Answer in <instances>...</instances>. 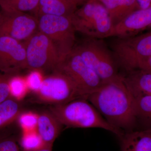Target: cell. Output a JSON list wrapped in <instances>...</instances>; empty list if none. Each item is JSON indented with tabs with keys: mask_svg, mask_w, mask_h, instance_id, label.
I'll use <instances>...</instances> for the list:
<instances>
[{
	"mask_svg": "<svg viewBox=\"0 0 151 151\" xmlns=\"http://www.w3.org/2000/svg\"><path fill=\"white\" fill-rule=\"evenodd\" d=\"M105 120L125 133L137 129L134 97L122 78L105 83L87 97Z\"/></svg>",
	"mask_w": 151,
	"mask_h": 151,
	"instance_id": "obj_1",
	"label": "cell"
},
{
	"mask_svg": "<svg viewBox=\"0 0 151 151\" xmlns=\"http://www.w3.org/2000/svg\"><path fill=\"white\" fill-rule=\"evenodd\" d=\"M50 111L63 125L80 128H100L112 132L119 138L124 134L108 123L86 98L65 104L53 105Z\"/></svg>",
	"mask_w": 151,
	"mask_h": 151,
	"instance_id": "obj_2",
	"label": "cell"
},
{
	"mask_svg": "<svg viewBox=\"0 0 151 151\" xmlns=\"http://www.w3.org/2000/svg\"><path fill=\"white\" fill-rule=\"evenodd\" d=\"M73 48L104 83L122 78L113 52L103 39L85 37L76 41Z\"/></svg>",
	"mask_w": 151,
	"mask_h": 151,
	"instance_id": "obj_3",
	"label": "cell"
},
{
	"mask_svg": "<svg viewBox=\"0 0 151 151\" xmlns=\"http://www.w3.org/2000/svg\"><path fill=\"white\" fill-rule=\"evenodd\" d=\"M76 32L86 37H112L114 26L108 11L97 0H89L71 17Z\"/></svg>",
	"mask_w": 151,
	"mask_h": 151,
	"instance_id": "obj_4",
	"label": "cell"
},
{
	"mask_svg": "<svg viewBox=\"0 0 151 151\" xmlns=\"http://www.w3.org/2000/svg\"><path fill=\"white\" fill-rule=\"evenodd\" d=\"M115 37L109 46L119 68L125 73L136 69L140 61L151 57V30L129 37Z\"/></svg>",
	"mask_w": 151,
	"mask_h": 151,
	"instance_id": "obj_5",
	"label": "cell"
},
{
	"mask_svg": "<svg viewBox=\"0 0 151 151\" xmlns=\"http://www.w3.org/2000/svg\"><path fill=\"white\" fill-rule=\"evenodd\" d=\"M71 17L41 15L37 17L39 31L54 44L61 62L70 53L76 43V32Z\"/></svg>",
	"mask_w": 151,
	"mask_h": 151,
	"instance_id": "obj_6",
	"label": "cell"
},
{
	"mask_svg": "<svg viewBox=\"0 0 151 151\" xmlns=\"http://www.w3.org/2000/svg\"><path fill=\"white\" fill-rule=\"evenodd\" d=\"M54 70H60L70 77L76 85L81 96L86 99L105 84L96 72L86 65L73 48Z\"/></svg>",
	"mask_w": 151,
	"mask_h": 151,
	"instance_id": "obj_7",
	"label": "cell"
},
{
	"mask_svg": "<svg viewBox=\"0 0 151 151\" xmlns=\"http://www.w3.org/2000/svg\"><path fill=\"white\" fill-rule=\"evenodd\" d=\"M23 44L29 70L53 71L61 62L54 44L39 30Z\"/></svg>",
	"mask_w": 151,
	"mask_h": 151,
	"instance_id": "obj_8",
	"label": "cell"
},
{
	"mask_svg": "<svg viewBox=\"0 0 151 151\" xmlns=\"http://www.w3.org/2000/svg\"><path fill=\"white\" fill-rule=\"evenodd\" d=\"M36 93L40 101L52 105L65 104L83 98L71 78L58 70H53L51 74L43 78Z\"/></svg>",
	"mask_w": 151,
	"mask_h": 151,
	"instance_id": "obj_9",
	"label": "cell"
},
{
	"mask_svg": "<svg viewBox=\"0 0 151 151\" xmlns=\"http://www.w3.org/2000/svg\"><path fill=\"white\" fill-rule=\"evenodd\" d=\"M38 30V21L35 16L17 12L2 14L0 37H8L23 43Z\"/></svg>",
	"mask_w": 151,
	"mask_h": 151,
	"instance_id": "obj_10",
	"label": "cell"
},
{
	"mask_svg": "<svg viewBox=\"0 0 151 151\" xmlns=\"http://www.w3.org/2000/svg\"><path fill=\"white\" fill-rule=\"evenodd\" d=\"M25 69L27 64L23 43L8 37H0V71L15 76Z\"/></svg>",
	"mask_w": 151,
	"mask_h": 151,
	"instance_id": "obj_11",
	"label": "cell"
},
{
	"mask_svg": "<svg viewBox=\"0 0 151 151\" xmlns=\"http://www.w3.org/2000/svg\"><path fill=\"white\" fill-rule=\"evenodd\" d=\"M151 29V7L137 10L114 27L112 37H125L137 35Z\"/></svg>",
	"mask_w": 151,
	"mask_h": 151,
	"instance_id": "obj_12",
	"label": "cell"
},
{
	"mask_svg": "<svg viewBox=\"0 0 151 151\" xmlns=\"http://www.w3.org/2000/svg\"><path fill=\"white\" fill-rule=\"evenodd\" d=\"M123 81L134 96H151V73L140 69L123 74Z\"/></svg>",
	"mask_w": 151,
	"mask_h": 151,
	"instance_id": "obj_13",
	"label": "cell"
},
{
	"mask_svg": "<svg viewBox=\"0 0 151 151\" xmlns=\"http://www.w3.org/2000/svg\"><path fill=\"white\" fill-rule=\"evenodd\" d=\"M62 125L50 111L44 112L38 116L37 133L45 145L52 146Z\"/></svg>",
	"mask_w": 151,
	"mask_h": 151,
	"instance_id": "obj_14",
	"label": "cell"
},
{
	"mask_svg": "<svg viewBox=\"0 0 151 151\" xmlns=\"http://www.w3.org/2000/svg\"><path fill=\"white\" fill-rule=\"evenodd\" d=\"M75 0H40L36 17L41 15L70 17L77 9Z\"/></svg>",
	"mask_w": 151,
	"mask_h": 151,
	"instance_id": "obj_15",
	"label": "cell"
},
{
	"mask_svg": "<svg viewBox=\"0 0 151 151\" xmlns=\"http://www.w3.org/2000/svg\"><path fill=\"white\" fill-rule=\"evenodd\" d=\"M120 139L122 151H151V130H133Z\"/></svg>",
	"mask_w": 151,
	"mask_h": 151,
	"instance_id": "obj_16",
	"label": "cell"
},
{
	"mask_svg": "<svg viewBox=\"0 0 151 151\" xmlns=\"http://www.w3.org/2000/svg\"><path fill=\"white\" fill-rule=\"evenodd\" d=\"M108 11L115 26L133 12L139 9L137 0H97Z\"/></svg>",
	"mask_w": 151,
	"mask_h": 151,
	"instance_id": "obj_17",
	"label": "cell"
},
{
	"mask_svg": "<svg viewBox=\"0 0 151 151\" xmlns=\"http://www.w3.org/2000/svg\"><path fill=\"white\" fill-rule=\"evenodd\" d=\"M134 97L136 130H151V96L139 95Z\"/></svg>",
	"mask_w": 151,
	"mask_h": 151,
	"instance_id": "obj_18",
	"label": "cell"
},
{
	"mask_svg": "<svg viewBox=\"0 0 151 151\" xmlns=\"http://www.w3.org/2000/svg\"><path fill=\"white\" fill-rule=\"evenodd\" d=\"M20 104L18 100L10 97L0 103V129L9 125L20 114Z\"/></svg>",
	"mask_w": 151,
	"mask_h": 151,
	"instance_id": "obj_19",
	"label": "cell"
},
{
	"mask_svg": "<svg viewBox=\"0 0 151 151\" xmlns=\"http://www.w3.org/2000/svg\"><path fill=\"white\" fill-rule=\"evenodd\" d=\"M40 0H4L0 3L4 12L32 13L35 16Z\"/></svg>",
	"mask_w": 151,
	"mask_h": 151,
	"instance_id": "obj_20",
	"label": "cell"
},
{
	"mask_svg": "<svg viewBox=\"0 0 151 151\" xmlns=\"http://www.w3.org/2000/svg\"><path fill=\"white\" fill-rule=\"evenodd\" d=\"M9 87L11 97L17 100L24 97L28 89L26 79L18 75L12 76L10 80Z\"/></svg>",
	"mask_w": 151,
	"mask_h": 151,
	"instance_id": "obj_21",
	"label": "cell"
},
{
	"mask_svg": "<svg viewBox=\"0 0 151 151\" xmlns=\"http://www.w3.org/2000/svg\"><path fill=\"white\" fill-rule=\"evenodd\" d=\"M22 146L27 151H34L45 146L38 133L33 131H26L23 135Z\"/></svg>",
	"mask_w": 151,
	"mask_h": 151,
	"instance_id": "obj_22",
	"label": "cell"
},
{
	"mask_svg": "<svg viewBox=\"0 0 151 151\" xmlns=\"http://www.w3.org/2000/svg\"><path fill=\"white\" fill-rule=\"evenodd\" d=\"M20 125L25 131H32L37 126L38 116L31 112L20 114L19 117Z\"/></svg>",
	"mask_w": 151,
	"mask_h": 151,
	"instance_id": "obj_23",
	"label": "cell"
},
{
	"mask_svg": "<svg viewBox=\"0 0 151 151\" xmlns=\"http://www.w3.org/2000/svg\"><path fill=\"white\" fill-rule=\"evenodd\" d=\"M40 71L37 70H31L26 78L28 89L35 93L40 88L43 80Z\"/></svg>",
	"mask_w": 151,
	"mask_h": 151,
	"instance_id": "obj_24",
	"label": "cell"
},
{
	"mask_svg": "<svg viewBox=\"0 0 151 151\" xmlns=\"http://www.w3.org/2000/svg\"><path fill=\"white\" fill-rule=\"evenodd\" d=\"M13 76L0 71V103L11 97L9 81Z\"/></svg>",
	"mask_w": 151,
	"mask_h": 151,
	"instance_id": "obj_25",
	"label": "cell"
},
{
	"mask_svg": "<svg viewBox=\"0 0 151 151\" xmlns=\"http://www.w3.org/2000/svg\"><path fill=\"white\" fill-rule=\"evenodd\" d=\"M0 151H20L16 142L10 139L0 141Z\"/></svg>",
	"mask_w": 151,
	"mask_h": 151,
	"instance_id": "obj_26",
	"label": "cell"
},
{
	"mask_svg": "<svg viewBox=\"0 0 151 151\" xmlns=\"http://www.w3.org/2000/svg\"><path fill=\"white\" fill-rule=\"evenodd\" d=\"M136 69H142L151 73V57L140 61L138 63Z\"/></svg>",
	"mask_w": 151,
	"mask_h": 151,
	"instance_id": "obj_27",
	"label": "cell"
},
{
	"mask_svg": "<svg viewBox=\"0 0 151 151\" xmlns=\"http://www.w3.org/2000/svg\"><path fill=\"white\" fill-rule=\"evenodd\" d=\"M139 9H144L151 7V0H137Z\"/></svg>",
	"mask_w": 151,
	"mask_h": 151,
	"instance_id": "obj_28",
	"label": "cell"
},
{
	"mask_svg": "<svg viewBox=\"0 0 151 151\" xmlns=\"http://www.w3.org/2000/svg\"><path fill=\"white\" fill-rule=\"evenodd\" d=\"M52 146L45 145L42 148L34 151H52Z\"/></svg>",
	"mask_w": 151,
	"mask_h": 151,
	"instance_id": "obj_29",
	"label": "cell"
},
{
	"mask_svg": "<svg viewBox=\"0 0 151 151\" xmlns=\"http://www.w3.org/2000/svg\"><path fill=\"white\" fill-rule=\"evenodd\" d=\"M75 1L78 3V5H79L82 4V3L85 4V3L89 1V0H75Z\"/></svg>",
	"mask_w": 151,
	"mask_h": 151,
	"instance_id": "obj_30",
	"label": "cell"
},
{
	"mask_svg": "<svg viewBox=\"0 0 151 151\" xmlns=\"http://www.w3.org/2000/svg\"><path fill=\"white\" fill-rule=\"evenodd\" d=\"M2 14L0 13V21H1V18Z\"/></svg>",
	"mask_w": 151,
	"mask_h": 151,
	"instance_id": "obj_31",
	"label": "cell"
},
{
	"mask_svg": "<svg viewBox=\"0 0 151 151\" xmlns=\"http://www.w3.org/2000/svg\"><path fill=\"white\" fill-rule=\"evenodd\" d=\"M4 1V0H0V3L1 2L3 1Z\"/></svg>",
	"mask_w": 151,
	"mask_h": 151,
	"instance_id": "obj_32",
	"label": "cell"
},
{
	"mask_svg": "<svg viewBox=\"0 0 151 151\" xmlns=\"http://www.w3.org/2000/svg\"></svg>",
	"mask_w": 151,
	"mask_h": 151,
	"instance_id": "obj_33",
	"label": "cell"
}]
</instances>
